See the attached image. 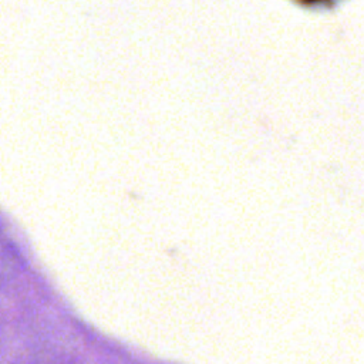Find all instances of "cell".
<instances>
[{"label": "cell", "instance_id": "cell-1", "mask_svg": "<svg viewBox=\"0 0 364 364\" xmlns=\"http://www.w3.org/2000/svg\"><path fill=\"white\" fill-rule=\"evenodd\" d=\"M297 1L307 4V6H314V4H331L336 0H297Z\"/></svg>", "mask_w": 364, "mask_h": 364}]
</instances>
